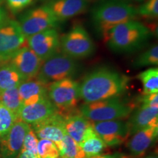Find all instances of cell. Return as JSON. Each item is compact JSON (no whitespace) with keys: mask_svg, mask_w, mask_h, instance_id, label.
Segmentation results:
<instances>
[{"mask_svg":"<svg viewBox=\"0 0 158 158\" xmlns=\"http://www.w3.org/2000/svg\"><path fill=\"white\" fill-rule=\"evenodd\" d=\"M59 21H65L84 13L88 8L87 0H50L45 4Z\"/></svg>","mask_w":158,"mask_h":158,"instance_id":"obj_16","label":"cell"},{"mask_svg":"<svg viewBox=\"0 0 158 158\" xmlns=\"http://www.w3.org/2000/svg\"><path fill=\"white\" fill-rule=\"evenodd\" d=\"M9 61L23 81L36 78L43 64V61L28 46H23L18 50Z\"/></svg>","mask_w":158,"mask_h":158,"instance_id":"obj_12","label":"cell"},{"mask_svg":"<svg viewBox=\"0 0 158 158\" xmlns=\"http://www.w3.org/2000/svg\"><path fill=\"white\" fill-rule=\"evenodd\" d=\"M80 84L73 78H65L51 83L48 97L58 110H73L80 100Z\"/></svg>","mask_w":158,"mask_h":158,"instance_id":"obj_8","label":"cell"},{"mask_svg":"<svg viewBox=\"0 0 158 158\" xmlns=\"http://www.w3.org/2000/svg\"><path fill=\"white\" fill-rule=\"evenodd\" d=\"M146 158H157V155H149V156H148V157H147Z\"/></svg>","mask_w":158,"mask_h":158,"instance_id":"obj_35","label":"cell"},{"mask_svg":"<svg viewBox=\"0 0 158 158\" xmlns=\"http://www.w3.org/2000/svg\"><path fill=\"white\" fill-rule=\"evenodd\" d=\"M92 128L108 147L120 145L130 135L129 123L121 119L94 122Z\"/></svg>","mask_w":158,"mask_h":158,"instance_id":"obj_11","label":"cell"},{"mask_svg":"<svg viewBox=\"0 0 158 158\" xmlns=\"http://www.w3.org/2000/svg\"><path fill=\"white\" fill-rule=\"evenodd\" d=\"M80 113L90 121L98 122L122 119L131 114L133 107L118 97L92 102L80 107Z\"/></svg>","mask_w":158,"mask_h":158,"instance_id":"obj_4","label":"cell"},{"mask_svg":"<svg viewBox=\"0 0 158 158\" xmlns=\"http://www.w3.org/2000/svg\"><path fill=\"white\" fill-rule=\"evenodd\" d=\"M59 21L46 5L27 11L19 19V25L27 37L54 29Z\"/></svg>","mask_w":158,"mask_h":158,"instance_id":"obj_7","label":"cell"},{"mask_svg":"<svg viewBox=\"0 0 158 158\" xmlns=\"http://www.w3.org/2000/svg\"><path fill=\"white\" fill-rule=\"evenodd\" d=\"M62 158H71V157H62Z\"/></svg>","mask_w":158,"mask_h":158,"instance_id":"obj_37","label":"cell"},{"mask_svg":"<svg viewBox=\"0 0 158 158\" xmlns=\"http://www.w3.org/2000/svg\"><path fill=\"white\" fill-rule=\"evenodd\" d=\"M136 9L138 15L147 18H157L158 15V0H147Z\"/></svg>","mask_w":158,"mask_h":158,"instance_id":"obj_29","label":"cell"},{"mask_svg":"<svg viewBox=\"0 0 158 158\" xmlns=\"http://www.w3.org/2000/svg\"><path fill=\"white\" fill-rule=\"evenodd\" d=\"M18 89L23 106L36 103L48 97V86L37 77L22 81Z\"/></svg>","mask_w":158,"mask_h":158,"instance_id":"obj_17","label":"cell"},{"mask_svg":"<svg viewBox=\"0 0 158 158\" xmlns=\"http://www.w3.org/2000/svg\"><path fill=\"white\" fill-rule=\"evenodd\" d=\"M150 37L149 29L133 19L114 27L103 39L110 50L118 54H126L141 48Z\"/></svg>","mask_w":158,"mask_h":158,"instance_id":"obj_2","label":"cell"},{"mask_svg":"<svg viewBox=\"0 0 158 158\" xmlns=\"http://www.w3.org/2000/svg\"><path fill=\"white\" fill-rule=\"evenodd\" d=\"M127 80L117 71L101 68L89 73L79 86L80 98L85 102L116 98L123 93Z\"/></svg>","mask_w":158,"mask_h":158,"instance_id":"obj_1","label":"cell"},{"mask_svg":"<svg viewBox=\"0 0 158 158\" xmlns=\"http://www.w3.org/2000/svg\"><path fill=\"white\" fill-rule=\"evenodd\" d=\"M33 0H6L7 7L13 13L23 10L32 3Z\"/></svg>","mask_w":158,"mask_h":158,"instance_id":"obj_31","label":"cell"},{"mask_svg":"<svg viewBox=\"0 0 158 158\" xmlns=\"http://www.w3.org/2000/svg\"><path fill=\"white\" fill-rule=\"evenodd\" d=\"M157 132L158 127L149 126L134 133L127 143V148L131 155L135 157L143 155L155 141Z\"/></svg>","mask_w":158,"mask_h":158,"instance_id":"obj_19","label":"cell"},{"mask_svg":"<svg viewBox=\"0 0 158 158\" xmlns=\"http://www.w3.org/2000/svg\"><path fill=\"white\" fill-rule=\"evenodd\" d=\"M64 116V128L66 133L77 143H81L92 124L81 114H70Z\"/></svg>","mask_w":158,"mask_h":158,"instance_id":"obj_20","label":"cell"},{"mask_svg":"<svg viewBox=\"0 0 158 158\" xmlns=\"http://www.w3.org/2000/svg\"><path fill=\"white\" fill-rule=\"evenodd\" d=\"M60 157L71 158H86V155L78 143L73 139L68 134L62 140V148L60 151Z\"/></svg>","mask_w":158,"mask_h":158,"instance_id":"obj_25","label":"cell"},{"mask_svg":"<svg viewBox=\"0 0 158 158\" xmlns=\"http://www.w3.org/2000/svg\"><path fill=\"white\" fill-rule=\"evenodd\" d=\"M132 1H136V2H141V1H143V0H132Z\"/></svg>","mask_w":158,"mask_h":158,"instance_id":"obj_36","label":"cell"},{"mask_svg":"<svg viewBox=\"0 0 158 158\" xmlns=\"http://www.w3.org/2000/svg\"><path fill=\"white\" fill-rule=\"evenodd\" d=\"M27 38L18 21L5 19L0 21V62H7L24 46Z\"/></svg>","mask_w":158,"mask_h":158,"instance_id":"obj_9","label":"cell"},{"mask_svg":"<svg viewBox=\"0 0 158 158\" xmlns=\"http://www.w3.org/2000/svg\"><path fill=\"white\" fill-rule=\"evenodd\" d=\"M130 134L135 133L149 126L158 127V107L142 104L134 113L130 122Z\"/></svg>","mask_w":158,"mask_h":158,"instance_id":"obj_18","label":"cell"},{"mask_svg":"<svg viewBox=\"0 0 158 158\" xmlns=\"http://www.w3.org/2000/svg\"><path fill=\"white\" fill-rule=\"evenodd\" d=\"M16 121H19L17 116L10 110L0 103V138L8 133Z\"/></svg>","mask_w":158,"mask_h":158,"instance_id":"obj_27","label":"cell"},{"mask_svg":"<svg viewBox=\"0 0 158 158\" xmlns=\"http://www.w3.org/2000/svg\"><path fill=\"white\" fill-rule=\"evenodd\" d=\"M28 47L43 62L59 52L60 38L55 29H51L27 37Z\"/></svg>","mask_w":158,"mask_h":158,"instance_id":"obj_10","label":"cell"},{"mask_svg":"<svg viewBox=\"0 0 158 158\" xmlns=\"http://www.w3.org/2000/svg\"><path fill=\"white\" fill-rule=\"evenodd\" d=\"M22 81V78L11 64L0 66V92L18 87Z\"/></svg>","mask_w":158,"mask_h":158,"instance_id":"obj_22","label":"cell"},{"mask_svg":"<svg viewBox=\"0 0 158 158\" xmlns=\"http://www.w3.org/2000/svg\"><path fill=\"white\" fill-rule=\"evenodd\" d=\"M142 104L158 107V93L146 94L142 98Z\"/></svg>","mask_w":158,"mask_h":158,"instance_id":"obj_32","label":"cell"},{"mask_svg":"<svg viewBox=\"0 0 158 158\" xmlns=\"http://www.w3.org/2000/svg\"><path fill=\"white\" fill-rule=\"evenodd\" d=\"M158 64V46L155 45L143 51L136 57L133 62L135 68H143L147 66H157Z\"/></svg>","mask_w":158,"mask_h":158,"instance_id":"obj_26","label":"cell"},{"mask_svg":"<svg viewBox=\"0 0 158 158\" xmlns=\"http://www.w3.org/2000/svg\"><path fill=\"white\" fill-rule=\"evenodd\" d=\"M32 127L37 138L53 141L60 152L62 148V140L67 134L64 128V116L62 114L58 111Z\"/></svg>","mask_w":158,"mask_h":158,"instance_id":"obj_13","label":"cell"},{"mask_svg":"<svg viewBox=\"0 0 158 158\" xmlns=\"http://www.w3.org/2000/svg\"><path fill=\"white\" fill-rule=\"evenodd\" d=\"M37 155L39 158H60V152L54 142L40 139L37 143Z\"/></svg>","mask_w":158,"mask_h":158,"instance_id":"obj_28","label":"cell"},{"mask_svg":"<svg viewBox=\"0 0 158 158\" xmlns=\"http://www.w3.org/2000/svg\"><path fill=\"white\" fill-rule=\"evenodd\" d=\"M0 103L10 110L19 119L20 110L23 107V103L20 98L18 87H13L0 92Z\"/></svg>","mask_w":158,"mask_h":158,"instance_id":"obj_23","label":"cell"},{"mask_svg":"<svg viewBox=\"0 0 158 158\" xmlns=\"http://www.w3.org/2000/svg\"><path fill=\"white\" fill-rule=\"evenodd\" d=\"M143 86V94L158 93V69L151 68L138 75Z\"/></svg>","mask_w":158,"mask_h":158,"instance_id":"obj_24","label":"cell"},{"mask_svg":"<svg viewBox=\"0 0 158 158\" xmlns=\"http://www.w3.org/2000/svg\"><path fill=\"white\" fill-rule=\"evenodd\" d=\"M80 70L76 61L63 53H56L43 62L37 78L48 86L51 83L72 78Z\"/></svg>","mask_w":158,"mask_h":158,"instance_id":"obj_5","label":"cell"},{"mask_svg":"<svg viewBox=\"0 0 158 158\" xmlns=\"http://www.w3.org/2000/svg\"><path fill=\"white\" fill-rule=\"evenodd\" d=\"M137 9L124 0H103L92 10L94 28L105 37L112 28L120 23L135 19Z\"/></svg>","mask_w":158,"mask_h":158,"instance_id":"obj_3","label":"cell"},{"mask_svg":"<svg viewBox=\"0 0 158 158\" xmlns=\"http://www.w3.org/2000/svg\"><path fill=\"white\" fill-rule=\"evenodd\" d=\"M57 112V108L47 97L36 103L23 106L20 110L19 119L28 124L34 125Z\"/></svg>","mask_w":158,"mask_h":158,"instance_id":"obj_15","label":"cell"},{"mask_svg":"<svg viewBox=\"0 0 158 158\" xmlns=\"http://www.w3.org/2000/svg\"><path fill=\"white\" fill-rule=\"evenodd\" d=\"M37 143H38V138L35 135L32 129H30L28 133L26 135L24 140H23V147L21 151H30L35 155H37Z\"/></svg>","mask_w":158,"mask_h":158,"instance_id":"obj_30","label":"cell"},{"mask_svg":"<svg viewBox=\"0 0 158 158\" xmlns=\"http://www.w3.org/2000/svg\"><path fill=\"white\" fill-rule=\"evenodd\" d=\"M30 129L29 124L21 120L15 122L8 133L0 138L2 157L17 158L22 149L25 136Z\"/></svg>","mask_w":158,"mask_h":158,"instance_id":"obj_14","label":"cell"},{"mask_svg":"<svg viewBox=\"0 0 158 158\" xmlns=\"http://www.w3.org/2000/svg\"><path fill=\"white\" fill-rule=\"evenodd\" d=\"M3 0H0V21L5 19V12L2 7Z\"/></svg>","mask_w":158,"mask_h":158,"instance_id":"obj_34","label":"cell"},{"mask_svg":"<svg viewBox=\"0 0 158 158\" xmlns=\"http://www.w3.org/2000/svg\"><path fill=\"white\" fill-rule=\"evenodd\" d=\"M60 49L71 58L81 59L92 56L95 45L88 31L82 26L76 25L60 38Z\"/></svg>","mask_w":158,"mask_h":158,"instance_id":"obj_6","label":"cell"},{"mask_svg":"<svg viewBox=\"0 0 158 158\" xmlns=\"http://www.w3.org/2000/svg\"><path fill=\"white\" fill-rule=\"evenodd\" d=\"M89 158H128L127 156L122 153H115L112 155H97L94 157Z\"/></svg>","mask_w":158,"mask_h":158,"instance_id":"obj_33","label":"cell"},{"mask_svg":"<svg viewBox=\"0 0 158 158\" xmlns=\"http://www.w3.org/2000/svg\"><path fill=\"white\" fill-rule=\"evenodd\" d=\"M86 158L99 155L106 148V144L97 134L93 128L91 127L85 135L84 139L79 143Z\"/></svg>","mask_w":158,"mask_h":158,"instance_id":"obj_21","label":"cell"}]
</instances>
